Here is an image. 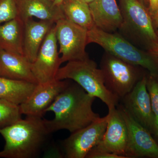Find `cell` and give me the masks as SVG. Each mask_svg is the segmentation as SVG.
Returning a JSON list of instances; mask_svg holds the SVG:
<instances>
[{"mask_svg": "<svg viewBox=\"0 0 158 158\" xmlns=\"http://www.w3.org/2000/svg\"><path fill=\"white\" fill-rule=\"evenodd\" d=\"M95 98L76 82H69L46 111L55 114L52 120L44 119L48 131L66 130L73 133L100 118L92 109Z\"/></svg>", "mask_w": 158, "mask_h": 158, "instance_id": "1", "label": "cell"}, {"mask_svg": "<svg viewBox=\"0 0 158 158\" xmlns=\"http://www.w3.org/2000/svg\"><path fill=\"white\" fill-rule=\"evenodd\" d=\"M0 134L6 141L0 158H33L38 155L51 134L41 117L27 116L0 129Z\"/></svg>", "mask_w": 158, "mask_h": 158, "instance_id": "2", "label": "cell"}, {"mask_svg": "<svg viewBox=\"0 0 158 158\" xmlns=\"http://www.w3.org/2000/svg\"><path fill=\"white\" fill-rule=\"evenodd\" d=\"M88 43L98 44L105 52L158 77V58L136 46L118 33H108L94 27L88 31Z\"/></svg>", "mask_w": 158, "mask_h": 158, "instance_id": "3", "label": "cell"}, {"mask_svg": "<svg viewBox=\"0 0 158 158\" xmlns=\"http://www.w3.org/2000/svg\"><path fill=\"white\" fill-rule=\"evenodd\" d=\"M123 22L118 33L140 48L158 42V37L148 8L142 0H119Z\"/></svg>", "mask_w": 158, "mask_h": 158, "instance_id": "4", "label": "cell"}, {"mask_svg": "<svg viewBox=\"0 0 158 158\" xmlns=\"http://www.w3.org/2000/svg\"><path fill=\"white\" fill-rule=\"evenodd\" d=\"M56 79L73 80L89 94L99 98L109 110L118 105L120 100L106 88L101 70L98 68L96 62L90 59L67 62L59 68Z\"/></svg>", "mask_w": 158, "mask_h": 158, "instance_id": "5", "label": "cell"}, {"mask_svg": "<svg viewBox=\"0 0 158 158\" xmlns=\"http://www.w3.org/2000/svg\"><path fill=\"white\" fill-rule=\"evenodd\" d=\"M106 88L121 100L132 90L145 73L144 69L105 52L100 62Z\"/></svg>", "mask_w": 158, "mask_h": 158, "instance_id": "6", "label": "cell"}, {"mask_svg": "<svg viewBox=\"0 0 158 158\" xmlns=\"http://www.w3.org/2000/svg\"><path fill=\"white\" fill-rule=\"evenodd\" d=\"M55 26L62 64L89 59L86 52V47L88 44V30L65 17L57 21Z\"/></svg>", "mask_w": 158, "mask_h": 158, "instance_id": "7", "label": "cell"}, {"mask_svg": "<svg viewBox=\"0 0 158 158\" xmlns=\"http://www.w3.org/2000/svg\"><path fill=\"white\" fill-rule=\"evenodd\" d=\"M108 115L99 118L90 124L71 133L62 142L66 158H86L91 149L101 141L106 129Z\"/></svg>", "mask_w": 158, "mask_h": 158, "instance_id": "8", "label": "cell"}, {"mask_svg": "<svg viewBox=\"0 0 158 158\" xmlns=\"http://www.w3.org/2000/svg\"><path fill=\"white\" fill-rule=\"evenodd\" d=\"M118 109L124 118L128 132L126 156L127 158H158V144L146 128L135 121L122 105Z\"/></svg>", "mask_w": 158, "mask_h": 158, "instance_id": "9", "label": "cell"}, {"mask_svg": "<svg viewBox=\"0 0 158 158\" xmlns=\"http://www.w3.org/2000/svg\"><path fill=\"white\" fill-rule=\"evenodd\" d=\"M145 74L132 90L121 99L122 105L139 124L156 136V127Z\"/></svg>", "mask_w": 158, "mask_h": 158, "instance_id": "10", "label": "cell"}, {"mask_svg": "<svg viewBox=\"0 0 158 158\" xmlns=\"http://www.w3.org/2000/svg\"><path fill=\"white\" fill-rule=\"evenodd\" d=\"M59 55L55 24L44 40L36 59L31 63V70L38 84L56 80L62 64Z\"/></svg>", "mask_w": 158, "mask_h": 158, "instance_id": "11", "label": "cell"}, {"mask_svg": "<svg viewBox=\"0 0 158 158\" xmlns=\"http://www.w3.org/2000/svg\"><path fill=\"white\" fill-rule=\"evenodd\" d=\"M68 80H55L38 84L30 97L19 105L22 115L41 117L57 96L68 86Z\"/></svg>", "mask_w": 158, "mask_h": 158, "instance_id": "12", "label": "cell"}, {"mask_svg": "<svg viewBox=\"0 0 158 158\" xmlns=\"http://www.w3.org/2000/svg\"><path fill=\"white\" fill-rule=\"evenodd\" d=\"M106 129L103 137L93 149L126 156L127 147V127L117 108L109 110Z\"/></svg>", "mask_w": 158, "mask_h": 158, "instance_id": "13", "label": "cell"}, {"mask_svg": "<svg viewBox=\"0 0 158 158\" xmlns=\"http://www.w3.org/2000/svg\"><path fill=\"white\" fill-rule=\"evenodd\" d=\"M95 27L108 33L118 31L122 16L116 0H94L89 4Z\"/></svg>", "mask_w": 158, "mask_h": 158, "instance_id": "14", "label": "cell"}, {"mask_svg": "<svg viewBox=\"0 0 158 158\" xmlns=\"http://www.w3.org/2000/svg\"><path fill=\"white\" fill-rule=\"evenodd\" d=\"M0 77L37 84L24 56L0 49Z\"/></svg>", "mask_w": 158, "mask_h": 158, "instance_id": "15", "label": "cell"}, {"mask_svg": "<svg viewBox=\"0 0 158 158\" xmlns=\"http://www.w3.org/2000/svg\"><path fill=\"white\" fill-rule=\"evenodd\" d=\"M18 17L24 22L29 19L36 17L41 20L54 23L65 17L60 6L50 0H16Z\"/></svg>", "mask_w": 158, "mask_h": 158, "instance_id": "16", "label": "cell"}, {"mask_svg": "<svg viewBox=\"0 0 158 158\" xmlns=\"http://www.w3.org/2000/svg\"><path fill=\"white\" fill-rule=\"evenodd\" d=\"M24 23L23 56L32 63L36 59L44 40L55 23L41 20L36 21L31 18Z\"/></svg>", "mask_w": 158, "mask_h": 158, "instance_id": "17", "label": "cell"}, {"mask_svg": "<svg viewBox=\"0 0 158 158\" xmlns=\"http://www.w3.org/2000/svg\"><path fill=\"white\" fill-rule=\"evenodd\" d=\"M24 27L19 17L0 25V49L23 56Z\"/></svg>", "mask_w": 158, "mask_h": 158, "instance_id": "18", "label": "cell"}, {"mask_svg": "<svg viewBox=\"0 0 158 158\" xmlns=\"http://www.w3.org/2000/svg\"><path fill=\"white\" fill-rule=\"evenodd\" d=\"M37 84L0 77V99L22 104L31 95Z\"/></svg>", "mask_w": 158, "mask_h": 158, "instance_id": "19", "label": "cell"}, {"mask_svg": "<svg viewBox=\"0 0 158 158\" xmlns=\"http://www.w3.org/2000/svg\"><path fill=\"white\" fill-rule=\"evenodd\" d=\"M65 17L88 31L95 27L89 4L81 0H63L61 6Z\"/></svg>", "mask_w": 158, "mask_h": 158, "instance_id": "20", "label": "cell"}, {"mask_svg": "<svg viewBox=\"0 0 158 158\" xmlns=\"http://www.w3.org/2000/svg\"><path fill=\"white\" fill-rule=\"evenodd\" d=\"M19 105L0 99V129L13 124L21 119Z\"/></svg>", "mask_w": 158, "mask_h": 158, "instance_id": "21", "label": "cell"}, {"mask_svg": "<svg viewBox=\"0 0 158 158\" xmlns=\"http://www.w3.org/2000/svg\"><path fill=\"white\" fill-rule=\"evenodd\" d=\"M146 86L149 94L153 113L155 118L156 135H158V77L147 74Z\"/></svg>", "mask_w": 158, "mask_h": 158, "instance_id": "22", "label": "cell"}, {"mask_svg": "<svg viewBox=\"0 0 158 158\" xmlns=\"http://www.w3.org/2000/svg\"><path fill=\"white\" fill-rule=\"evenodd\" d=\"M16 0H0V25L18 17Z\"/></svg>", "mask_w": 158, "mask_h": 158, "instance_id": "23", "label": "cell"}, {"mask_svg": "<svg viewBox=\"0 0 158 158\" xmlns=\"http://www.w3.org/2000/svg\"><path fill=\"white\" fill-rule=\"evenodd\" d=\"M86 158H126L123 156H119L115 154L100 151L92 149L86 156Z\"/></svg>", "mask_w": 158, "mask_h": 158, "instance_id": "24", "label": "cell"}, {"mask_svg": "<svg viewBox=\"0 0 158 158\" xmlns=\"http://www.w3.org/2000/svg\"><path fill=\"white\" fill-rule=\"evenodd\" d=\"M148 10L152 18L155 15L158 9V0H148Z\"/></svg>", "mask_w": 158, "mask_h": 158, "instance_id": "25", "label": "cell"}, {"mask_svg": "<svg viewBox=\"0 0 158 158\" xmlns=\"http://www.w3.org/2000/svg\"><path fill=\"white\" fill-rule=\"evenodd\" d=\"M148 52L158 58V42L154 43L150 47Z\"/></svg>", "mask_w": 158, "mask_h": 158, "instance_id": "26", "label": "cell"}, {"mask_svg": "<svg viewBox=\"0 0 158 158\" xmlns=\"http://www.w3.org/2000/svg\"><path fill=\"white\" fill-rule=\"evenodd\" d=\"M153 24L155 30H158V9L155 15L152 18Z\"/></svg>", "mask_w": 158, "mask_h": 158, "instance_id": "27", "label": "cell"}, {"mask_svg": "<svg viewBox=\"0 0 158 158\" xmlns=\"http://www.w3.org/2000/svg\"><path fill=\"white\" fill-rule=\"evenodd\" d=\"M63 1V0H54L53 3L56 6H60Z\"/></svg>", "mask_w": 158, "mask_h": 158, "instance_id": "28", "label": "cell"}, {"mask_svg": "<svg viewBox=\"0 0 158 158\" xmlns=\"http://www.w3.org/2000/svg\"><path fill=\"white\" fill-rule=\"evenodd\" d=\"M81 1L85 2L87 3V4H89L92 2L94 0H81Z\"/></svg>", "mask_w": 158, "mask_h": 158, "instance_id": "29", "label": "cell"}, {"mask_svg": "<svg viewBox=\"0 0 158 158\" xmlns=\"http://www.w3.org/2000/svg\"><path fill=\"white\" fill-rule=\"evenodd\" d=\"M144 2V3H145V4H147V3H148V0H142Z\"/></svg>", "mask_w": 158, "mask_h": 158, "instance_id": "30", "label": "cell"}, {"mask_svg": "<svg viewBox=\"0 0 158 158\" xmlns=\"http://www.w3.org/2000/svg\"><path fill=\"white\" fill-rule=\"evenodd\" d=\"M156 33L158 37V30L156 31Z\"/></svg>", "mask_w": 158, "mask_h": 158, "instance_id": "31", "label": "cell"}, {"mask_svg": "<svg viewBox=\"0 0 158 158\" xmlns=\"http://www.w3.org/2000/svg\"><path fill=\"white\" fill-rule=\"evenodd\" d=\"M50 1H52V2H54V0H50Z\"/></svg>", "mask_w": 158, "mask_h": 158, "instance_id": "32", "label": "cell"}, {"mask_svg": "<svg viewBox=\"0 0 158 158\" xmlns=\"http://www.w3.org/2000/svg\"><path fill=\"white\" fill-rule=\"evenodd\" d=\"M157 137H158V135L157 136Z\"/></svg>", "mask_w": 158, "mask_h": 158, "instance_id": "33", "label": "cell"}]
</instances>
